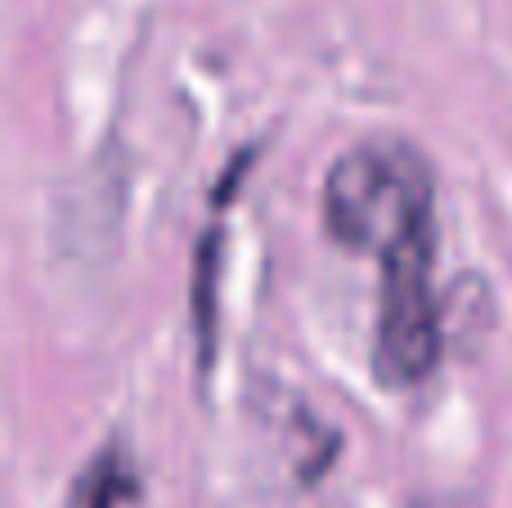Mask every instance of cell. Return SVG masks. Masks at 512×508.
Instances as JSON below:
<instances>
[{
  "label": "cell",
  "instance_id": "cell-4",
  "mask_svg": "<svg viewBox=\"0 0 512 508\" xmlns=\"http://www.w3.org/2000/svg\"><path fill=\"white\" fill-rule=\"evenodd\" d=\"M140 495V477L131 473V459L122 446H104L77 482L68 486V508H122Z\"/></svg>",
  "mask_w": 512,
  "mask_h": 508
},
{
  "label": "cell",
  "instance_id": "cell-1",
  "mask_svg": "<svg viewBox=\"0 0 512 508\" xmlns=\"http://www.w3.org/2000/svg\"><path fill=\"white\" fill-rule=\"evenodd\" d=\"M436 180L427 158L409 140H360L324 176V225L342 248L387 252L418 234H436Z\"/></svg>",
  "mask_w": 512,
  "mask_h": 508
},
{
  "label": "cell",
  "instance_id": "cell-3",
  "mask_svg": "<svg viewBox=\"0 0 512 508\" xmlns=\"http://www.w3.org/2000/svg\"><path fill=\"white\" fill-rule=\"evenodd\" d=\"M221 248L225 234L207 230L198 239L194 266H189V311H194V338H198V365L212 369L216 360V315H221Z\"/></svg>",
  "mask_w": 512,
  "mask_h": 508
},
{
  "label": "cell",
  "instance_id": "cell-2",
  "mask_svg": "<svg viewBox=\"0 0 512 508\" xmlns=\"http://www.w3.org/2000/svg\"><path fill=\"white\" fill-rule=\"evenodd\" d=\"M436 234H418L382 257L373 378L382 387H418L441 360V306L432 293Z\"/></svg>",
  "mask_w": 512,
  "mask_h": 508
}]
</instances>
